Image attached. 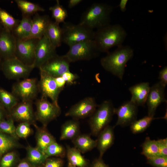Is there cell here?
I'll return each mask as SVG.
<instances>
[{"instance_id":"41","label":"cell","mask_w":167,"mask_h":167,"mask_svg":"<svg viewBox=\"0 0 167 167\" xmlns=\"http://www.w3.org/2000/svg\"><path fill=\"white\" fill-rule=\"evenodd\" d=\"M63 161L60 158H48L45 161V167H63Z\"/></svg>"},{"instance_id":"23","label":"cell","mask_w":167,"mask_h":167,"mask_svg":"<svg viewBox=\"0 0 167 167\" xmlns=\"http://www.w3.org/2000/svg\"><path fill=\"white\" fill-rule=\"evenodd\" d=\"M80 134L79 120L73 119L66 121L62 125L60 139L72 140Z\"/></svg>"},{"instance_id":"8","label":"cell","mask_w":167,"mask_h":167,"mask_svg":"<svg viewBox=\"0 0 167 167\" xmlns=\"http://www.w3.org/2000/svg\"><path fill=\"white\" fill-rule=\"evenodd\" d=\"M35 68L33 65L24 64L16 57L2 60L1 69L9 79H19L27 77Z\"/></svg>"},{"instance_id":"24","label":"cell","mask_w":167,"mask_h":167,"mask_svg":"<svg viewBox=\"0 0 167 167\" xmlns=\"http://www.w3.org/2000/svg\"><path fill=\"white\" fill-rule=\"evenodd\" d=\"M32 26V18L31 16L22 15V18L20 22L11 33L16 39H27L30 35Z\"/></svg>"},{"instance_id":"40","label":"cell","mask_w":167,"mask_h":167,"mask_svg":"<svg viewBox=\"0 0 167 167\" xmlns=\"http://www.w3.org/2000/svg\"><path fill=\"white\" fill-rule=\"evenodd\" d=\"M148 163L153 167H167V157L156 156L147 159Z\"/></svg>"},{"instance_id":"54","label":"cell","mask_w":167,"mask_h":167,"mask_svg":"<svg viewBox=\"0 0 167 167\" xmlns=\"http://www.w3.org/2000/svg\"><path fill=\"white\" fill-rule=\"evenodd\" d=\"M3 28L2 27L0 22V32L2 31V29Z\"/></svg>"},{"instance_id":"43","label":"cell","mask_w":167,"mask_h":167,"mask_svg":"<svg viewBox=\"0 0 167 167\" xmlns=\"http://www.w3.org/2000/svg\"><path fill=\"white\" fill-rule=\"evenodd\" d=\"M61 76L65 81L66 84L68 85L73 84L75 81L79 78L77 75L71 72L70 71L64 73Z\"/></svg>"},{"instance_id":"1","label":"cell","mask_w":167,"mask_h":167,"mask_svg":"<svg viewBox=\"0 0 167 167\" xmlns=\"http://www.w3.org/2000/svg\"><path fill=\"white\" fill-rule=\"evenodd\" d=\"M127 36L121 25L110 24L95 31L93 40L100 52L107 53L112 48L122 45Z\"/></svg>"},{"instance_id":"42","label":"cell","mask_w":167,"mask_h":167,"mask_svg":"<svg viewBox=\"0 0 167 167\" xmlns=\"http://www.w3.org/2000/svg\"><path fill=\"white\" fill-rule=\"evenodd\" d=\"M158 146L159 156L167 157V139L156 140Z\"/></svg>"},{"instance_id":"6","label":"cell","mask_w":167,"mask_h":167,"mask_svg":"<svg viewBox=\"0 0 167 167\" xmlns=\"http://www.w3.org/2000/svg\"><path fill=\"white\" fill-rule=\"evenodd\" d=\"M64 55L69 62L89 60L98 56L101 53L93 40H88L74 44Z\"/></svg>"},{"instance_id":"35","label":"cell","mask_w":167,"mask_h":167,"mask_svg":"<svg viewBox=\"0 0 167 167\" xmlns=\"http://www.w3.org/2000/svg\"><path fill=\"white\" fill-rule=\"evenodd\" d=\"M49 10L51 12L52 17L54 19L55 22L59 24L65 22V19L68 16L67 12L60 4L59 0H56L55 4L50 7Z\"/></svg>"},{"instance_id":"4","label":"cell","mask_w":167,"mask_h":167,"mask_svg":"<svg viewBox=\"0 0 167 167\" xmlns=\"http://www.w3.org/2000/svg\"><path fill=\"white\" fill-rule=\"evenodd\" d=\"M114 109L111 100H105L98 105L89 120L92 135L97 136L101 131L109 125L114 114Z\"/></svg>"},{"instance_id":"11","label":"cell","mask_w":167,"mask_h":167,"mask_svg":"<svg viewBox=\"0 0 167 167\" xmlns=\"http://www.w3.org/2000/svg\"><path fill=\"white\" fill-rule=\"evenodd\" d=\"M98 106L95 98L86 97L72 106L65 113V116L78 120L90 117Z\"/></svg>"},{"instance_id":"48","label":"cell","mask_w":167,"mask_h":167,"mask_svg":"<svg viewBox=\"0 0 167 167\" xmlns=\"http://www.w3.org/2000/svg\"><path fill=\"white\" fill-rule=\"evenodd\" d=\"M128 2V0H121L119 6L121 11L124 12L126 11Z\"/></svg>"},{"instance_id":"33","label":"cell","mask_w":167,"mask_h":167,"mask_svg":"<svg viewBox=\"0 0 167 167\" xmlns=\"http://www.w3.org/2000/svg\"><path fill=\"white\" fill-rule=\"evenodd\" d=\"M141 154L147 159L159 156L158 144L156 140L150 139L147 137L142 145Z\"/></svg>"},{"instance_id":"34","label":"cell","mask_w":167,"mask_h":167,"mask_svg":"<svg viewBox=\"0 0 167 167\" xmlns=\"http://www.w3.org/2000/svg\"><path fill=\"white\" fill-rule=\"evenodd\" d=\"M154 119V116L148 115L138 120H135L130 125L131 131L134 134L144 131Z\"/></svg>"},{"instance_id":"19","label":"cell","mask_w":167,"mask_h":167,"mask_svg":"<svg viewBox=\"0 0 167 167\" xmlns=\"http://www.w3.org/2000/svg\"><path fill=\"white\" fill-rule=\"evenodd\" d=\"M51 21L47 15H41L36 13L32 18L31 32L27 39H41L46 33L48 25Z\"/></svg>"},{"instance_id":"18","label":"cell","mask_w":167,"mask_h":167,"mask_svg":"<svg viewBox=\"0 0 167 167\" xmlns=\"http://www.w3.org/2000/svg\"><path fill=\"white\" fill-rule=\"evenodd\" d=\"M16 39L3 28L0 32V56L2 60L15 57Z\"/></svg>"},{"instance_id":"7","label":"cell","mask_w":167,"mask_h":167,"mask_svg":"<svg viewBox=\"0 0 167 167\" xmlns=\"http://www.w3.org/2000/svg\"><path fill=\"white\" fill-rule=\"evenodd\" d=\"M36 120L41 123L44 127H46L49 122L57 118L61 113L58 105L50 102L47 98L41 97L36 100Z\"/></svg>"},{"instance_id":"27","label":"cell","mask_w":167,"mask_h":167,"mask_svg":"<svg viewBox=\"0 0 167 167\" xmlns=\"http://www.w3.org/2000/svg\"><path fill=\"white\" fill-rule=\"evenodd\" d=\"M26 150L27 160L32 167L44 166L47 158L43 152L29 145L26 148Z\"/></svg>"},{"instance_id":"9","label":"cell","mask_w":167,"mask_h":167,"mask_svg":"<svg viewBox=\"0 0 167 167\" xmlns=\"http://www.w3.org/2000/svg\"><path fill=\"white\" fill-rule=\"evenodd\" d=\"M39 40L16 39L15 57L25 64L33 65L35 49Z\"/></svg>"},{"instance_id":"32","label":"cell","mask_w":167,"mask_h":167,"mask_svg":"<svg viewBox=\"0 0 167 167\" xmlns=\"http://www.w3.org/2000/svg\"><path fill=\"white\" fill-rule=\"evenodd\" d=\"M0 101L9 112L18 103V98L12 92L0 88Z\"/></svg>"},{"instance_id":"51","label":"cell","mask_w":167,"mask_h":167,"mask_svg":"<svg viewBox=\"0 0 167 167\" xmlns=\"http://www.w3.org/2000/svg\"><path fill=\"white\" fill-rule=\"evenodd\" d=\"M2 59L0 56V70L1 69L2 64Z\"/></svg>"},{"instance_id":"52","label":"cell","mask_w":167,"mask_h":167,"mask_svg":"<svg viewBox=\"0 0 167 167\" xmlns=\"http://www.w3.org/2000/svg\"><path fill=\"white\" fill-rule=\"evenodd\" d=\"M76 167L75 166L71 165L70 163H68V167Z\"/></svg>"},{"instance_id":"2","label":"cell","mask_w":167,"mask_h":167,"mask_svg":"<svg viewBox=\"0 0 167 167\" xmlns=\"http://www.w3.org/2000/svg\"><path fill=\"white\" fill-rule=\"evenodd\" d=\"M134 55V51L130 46L121 45L114 51L107 53L102 58L101 64L106 71L122 80L127 62Z\"/></svg>"},{"instance_id":"50","label":"cell","mask_w":167,"mask_h":167,"mask_svg":"<svg viewBox=\"0 0 167 167\" xmlns=\"http://www.w3.org/2000/svg\"><path fill=\"white\" fill-rule=\"evenodd\" d=\"M6 110L4 109H0V121L5 119V117L7 114Z\"/></svg>"},{"instance_id":"49","label":"cell","mask_w":167,"mask_h":167,"mask_svg":"<svg viewBox=\"0 0 167 167\" xmlns=\"http://www.w3.org/2000/svg\"><path fill=\"white\" fill-rule=\"evenodd\" d=\"M17 167H33L29 162L26 160H23L21 161L18 165Z\"/></svg>"},{"instance_id":"21","label":"cell","mask_w":167,"mask_h":167,"mask_svg":"<svg viewBox=\"0 0 167 167\" xmlns=\"http://www.w3.org/2000/svg\"><path fill=\"white\" fill-rule=\"evenodd\" d=\"M150 87L148 82L137 84L129 88L131 97L130 101L137 106L143 105L146 103Z\"/></svg>"},{"instance_id":"12","label":"cell","mask_w":167,"mask_h":167,"mask_svg":"<svg viewBox=\"0 0 167 167\" xmlns=\"http://www.w3.org/2000/svg\"><path fill=\"white\" fill-rule=\"evenodd\" d=\"M56 48L50 42L46 33L37 43L35 51L33 63L39 69L49 59L57 54Z\"/></svg>"},{"instance_id":"30","label":"cell","mask_w":167,"mask_h":167,"mask_svg":"<svg viewBox=\"0 0 167 167\" xmlns=\"http://www.w3.org/2000/svg\"><path fill=\"white\" fill-rule=\"evenodd\" d=\"M15 1L23 15L31 16L38 12L45 11L44 8L37 4L24 0H15Z\"/></svg>"},{"instance_id":"37","label":"cell","mask_w":167,"mask_h":167,"mask_svg":"<svg viewBox=\"0 0 167 167\" xmlns=\"http://www.w3.org/2000/svg\"><path fill=\"white\" fill-rule=\"evenodd\" d=\"M14 121L8 115V118L0 121V132L10 135L19 140L16 133Z\"/></svg>"},{"instance_id":"46","label":"cell","mask_w":167,"mask_h":167,"mask_svg":"<svg viewBox=\"0 0 167 167\" xmlns=\"http://www.w3.org/2000/svg\"><path fill=\"white\" fill-rule=\"evenodd\" d=\"M92 167H109L103 161L102 158L99 157L93 162Z\"/></svg>"},{"instance_id":"45","label":"cell","mask_w":167,"mask_h":167,"mask_svg":"<svg viewBox=\"0 0 167 167\" xmlns=\"http://www.w3.org/2000/svg\"><path fill=\"white\" fill-rule=\"evenodd\" d=\"M54 78L58 87L62 91L66 84L65 81L61 76L54 77Z\"/></svg>"},{"instance_id":"15","label":"cell","mask_w":167,"mask_h":167,"mask_svg":"<svg viewBox=\"0 0 167 167\" xmlns=\"http://www.w3.org/2000/svg\"><path fill=\"white\" fill-rule=\"evenodd\" d=\"M9 116L14 121L27 122L33 125L36 123L35 113L31 101L18 103L9 112Z\"/></svg>"},{"instance_id":"53","label":"cell","mask_w":167,"mask_h":167,"mask_svg":"<svg viewBox=\"0 0 167 167\" xmlns=\"http://www.w3.org/2000/svg\"><path fill=\"white\" fill-rule=\"evenodd\" d=\"M0 109H5L0 101Z\"/></svg>"},{"instance_id":"25","label":"cell","mask_w":167,"mask_h":167,"mask_svg":"<svg viewBox=\"0 0 167 167\" xmlns=\"http://www.w3.org/2000/svg\"><path fill=\"white\" fill-rule=\"evenodd\" d=\"M71 140L74 147L82 153L90 151L96 147V140L92 139L88 134H80Z\"/></svg>"},{"instance_id":"5","label":"cell","mask_w":167,"mask_h":167,"mask_svg":"<svg viewBox=\"0 0 167 167\" xmlns=\"http://www.w3.org/2000/svg\"><path fill=\"white\" fill-rule=\"evenodd\" d=\"M61 28L62 42L69 47L79 42L93 40L95 32L93 30L79 23L74 24L65 22Z\"/></svg>"},{"instance_id":"3","label":"cell","mask_w":167,"mask_h":167,"mask_svg":"<svg viewBox=\"0 0 167 167\" xmlns=\"http://www.w3.org/2000/svg\"><path fill=\"white\" fill-rule=\"evenodd\" d=\"M113 10V6L108 4L94 3L82 14L79 23L92 30L108 25Z\"/></svg>"},{"instance_id":"39","label":"cell","mask_w":167,"mask_h":167,"mask_svg":"<svg viewBox=\"0 0 167 167\" xmlns=\"http://www.w3.org/2000/svg\"><path fill=\"white\" fill-rule=\"evenodd\" d=\"M17 156V153L14 151L5 154L0 161V167H11L16 161Z\"/></svg>"},{"instance_id":"44","label":"cell","mask_w":167,"mask_h":167,"mask_svg":"<svg viewBox=\"0 0 167 167\" xmlns=\"http://www.w3.org/2000/svg\"><path fill=\"white\" fill-rule=\"evenodd\" d=\"M159 82L162 86L165 87L167 84V67L165 66L159 72Z\"/></svg>"},{"instance_id":"26","label":"cell","mask_w":167,"mask_h":167,"mask_svg":"<svg viewBox=\"0 0 167 167\" xmlns=\"http://www.w3.org/2000/svg\"><path fill=\"white\" fill-rule=\"evenodd\" d=\"M46 34L55 47L56 48L61 45L62 42V32L59 24L51 20L47 28Z\"/></svg>"},{"instance_id":"36","label":"cell","mask_w":167,"mask_h":167,"mask_svg":"<svg viewBox=\"0 0 167 167\" xmlns=\"http://www.w3.org/2000/svg\"><path fill=\"white\" fill-rule=\"evenodd\" d=\"M44 153L47 158L51 156L62 158L66 155V150L64 147L56 141L46 148Z\"/></svg>"},{"instance_id":"13","label":"cell","mask_w":167,"mask_h":167,"mask_svg":"<svg viewBox=\"0 0 167 167\" xmlns=\"http://www.w3.org/2000/svg\"><path fill=\"white\" fill-rule=\"evenodd\" d=\"M40 71V79L38 85L41 97L49 98L52 102L58 105L59 95L62 91L58 87L54 77L42 71Z\"/></svg>"},{"instance_id":"28","label":"cell","mask_w":167,"mask_h":167,"mask_svg":"<svg viewBox=\"0 0 167 167\" xmlns=\"http://www.w3.org/2000/svg\"><path fill=\"white\" fill-rule=\"evenodd\" d=\"M66 155L68 163L76 167H88V161L81 155V153L75 147L66 146Z\"/></svg>"},{"instance_id":"31","label":"cell","mask_w":167,"mask_h":167,"mask_svg":"<svg viewBox=\"0 0 167 167\" xmlns=\"http://www.w3.org/2000/svg\"><path fill=\"white\" fill-rule=\"evenodd\" d=\"M5 10L0 7V22L5 30L12 32L20 22Z\"/></svg>"},{"instance_id":"47","label":"cell","mask_w":167,"mask_h":167,"mask_svg":"<svg viewBox=\"0 0 167 167\" xmlns=\"http://www.w3.org/2000/svg\"><path fill=\"white\" fill-rule=\"evenodd\" d=\"M82 0H69L68 1V7L70 9H71L81 2Z\"/></svg>"},{"instance_id":"22","label":"cell","mask_w":167,"mask_h":167,"mask_svg":"<svg viewBox=\"0 0 167 167\" xmlns=\"http://www.w3.org/2000/svg\"><path fill=\"white\" fill-rule=\"evenodd\" d=\"M36 129V147L44 153L46 148L50 144L56 141L55 138L49 132L46 127H39L35 123L33 125Z\"/></svg>"},{"instance_id":"10","label":"cell","mask_w":167,"mask_h":167,"mask_svg":"<svg viewBox=\"0 0 167 167\" xmlns=\"http://www.w3.org/2000/svg\"><path fill=\"white\" fill-rule=\"evenodd\" d=\"M39 90L35 78H28L15 84L12 93L22 101H32L36 97Z\"/></svg>"},{"instance_id":"29","label":"cell","mask_w":167,"mask_h":167,"mask_svg":"<svg viewBox=\"0 0 167 167\" xmlns=\"http://www.w3.org/2000/svg\"><path fill=\"white\" fill-rule=\"evenodd\" d=\"M18 140L10 135L0 132V158L10 151L22 147Z\"/></svg>"},{"instance_id":"17","label":"cell","mask_w":167,"mask_h":167,"mask_svg":"<svg viewBox=\"0 0 167 167\" xmlns=\"http://www.w3.org/2000/svg\"><path fill=\"white\" fill-rule=\"evenodd\" d=\"M165 88L159 82L150 88L146 101L148 115L154 116L157 107L161 103L167 102L165 97Z\"/></svg>"},{"instance_id":"38","label":"cell","mask_w":167,"mask_h":167,"mask_svg":"<svg viewBox=\"0 0 167 167\" xmlns=\"http://www.w3.org/2000/svg\"><path fill=\"white\" fill-rule=\"evenodd\" d=\"M30 125L27 122H22L16 127V133L19 138H26L32 133Z\"/></svg>"},{"instance_id":"14","label":"cell","mask_w":167,"mask_h":167,"mask_svg":"<svg viewBox=\"0 0 167 167\" xmlns=\"http://www.w3.org/2000/svg\"><path fill=\"white\" fill-rule=\"evenodd\" d=\"M70 63L64 55L59 56L57 54L39 69L54 78L61 76L64 73L70 71Z\"/></svg>"},{"instance_id":"16","label":"cell","mask_w":167,"mask_h":167,"mask_svg":"<svg viewBox=\"0 0 167 167\" xmlns=\"http://www.w3.org/2000/svg\"><path fill=\"white\" fill-rule=\"evenodd\" d=\"M114 113L118 118L115 126H127L136 120L137 106L130 101H126L118 108H114Z\"/></svg>"},{"instance_id":"20","label":"cell","mask_w":167,"mask_h":167,"mask_svg":"<svg viewBox=\"0 0 167 167\" xmlns=\"http://www.w3.org/2000/svg\"><path fill=\"white\" fill-rule=\"evenodd\" d=\"M96 147L98 150L100 158L114 143V135L113 127L109 125L105 127L97 136Z\"/></svg>"}]
</instances>
